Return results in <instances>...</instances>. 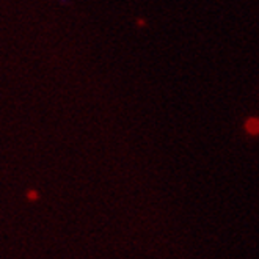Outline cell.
<instances>
[{
  "instance_id": "obj_1",
  "label": "cell",
  "mask_w": 259,
  "mask_h": 259,
  "mask_svg": "<svg viewBox=\"0 0 259 259\" xmlns=\"http://www.w3.org/2000/svg\"><path fill=\"white\" fill-rule=\"evenodd\" d=\"M245 129H247V132H248V134H251V135L259 134V119H257V118H251V119H248L247 123H245Z\"/></svg>"
}]
</instances>
